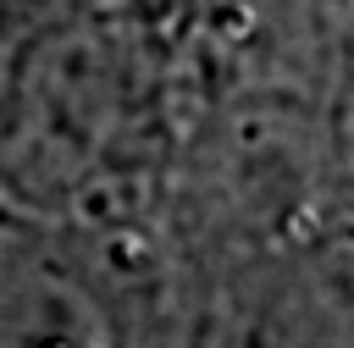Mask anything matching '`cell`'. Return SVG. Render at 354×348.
I'll return each mask as SVG.
<instances>
[{"label":"cell","mask_w":354,"mask_h":348,"mask_svg":"<svg viewBox=\"0 0 354 348\" xmlns=\"http://www.w3.org/2000/svg\"><path fill=\"white\" fill-rule=\"evenodd\" d=\"M83 6H100V0H0V50L22 33L66 17V11H83Z\"/></svg>","instance_id":"cell-1"}]
</instances>
